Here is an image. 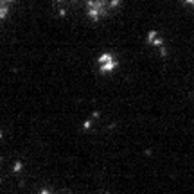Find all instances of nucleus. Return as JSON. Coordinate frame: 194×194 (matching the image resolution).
<instances>
[{
    "label": "nucleus",
    "mask_w": 194,
    "mask_h": 194,
    "mask_svg": "<svg viewBox=\"0 0 194 194\" xmlns=\"http://www.w3.org/2000/svg\"><path fill=\"white\" fill-rule=\"evenodd\" d=\"M119 2H121V0H110V7H117Z\"/></svg>",
    "instance_id": "nucleus-5"
},
{
    "label": "nucleus",
    "mask_w": 194,
    "mask_h": 194,
    "mask_svg": "<svg viewBox=\"0 0 194 194\" xmlns=\"http://www.w3.org/2000/svg\"><path fill=\"white\" fill-rule=\"evenodd\" d=\"M115 67H117V61H115V59H112V61H108V63L101 65V72H110V70H113Z\"/></svg>",
    "instance_id": "nucleus-1"
},
{
    "label": "nucleus",
    "mask_w": 194,
    "mask_h": 194,
    "mask_svg": "<svg viewBox=\"0 0 194 194\" xmlns=\"http://www.w3.org/2000/svg\"><path fill=\"white\" fill-rule=\"evenodd\" d=\"M88 15H90L92 20H97V18H99V15H103V11H101V9H95V7H90Z\"/></svg>",
    "instance_id": "nucleus-2"
},
{
    "label": "nucleus",
    "mask_w": 194,
    "mask_h": 194,
    "mask_svg": "<svg viewBox=\"0 0 194 194\" xmlns=\"http://www.w3.org/2000/svg\"><path fill=\"white\" fill-rule=\"evenodd\" d=\"M7 13H9L7 6H0V18H6V16H7Z\"/></svg>",
    "instance_id": "nucleus-4"
},
{
    "label": "nucleus",
    "mask_w": 194,
    "mask_h": 194,
    "mask_svg": "<svg viewBox=\"0 0 194 194\" xmlns=\"http://www.w3.org/2000/svg\"><path fill=\"white\" fill-rule=\"evenodd\" d=\"M187 2H189V4H192V6H194V0H187Z\"/></svg>",
    "instance_id": "nucleus-6"
},
{
    "label": "nucleus",
    "mask_w": 194,
    "mask_h": 194,
    "mask_svg": "<svg viewBox=\"0 0 194 194\" xmlns=\"http://www.w3.org/2000/svg\"><path fill=\"white\" fill-rule=\"evenodd\" d=\"M6 2H15V0H6Z\"/></svg>",
    "instance_id": "nucleus-7"
},
{
    "label": "nucleus",
    "mask_w": 194,
    "mask_h": 194,
    "mask_svg": "<svg viewBox=\"0 0 194 194\" xmlns=\"http://www.w3.org/2000/svg\"><path fill=\"white\" fill-rule=\"evenodd\" d=\"M112 59H113V58L110 56V54H103V56L99 58V63H101V65H104V63H108V61H112Z\"/></svg>",
    "instance_id": "nucleus-3"
}]
</instances>
